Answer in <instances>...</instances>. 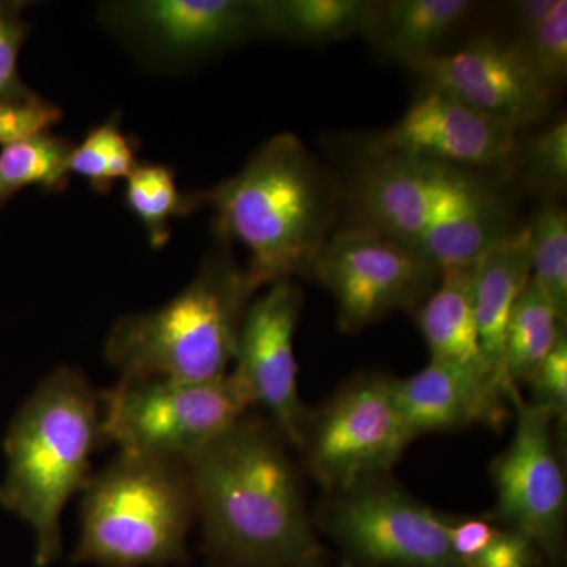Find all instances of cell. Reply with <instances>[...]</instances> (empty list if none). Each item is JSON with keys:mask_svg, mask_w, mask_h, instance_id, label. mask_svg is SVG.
<instances>
[{"mask_svg": "<svg viewBox=\"0 0 567 567\" xmlns=\"http://www.w3.org/2000/svg\"><path fill=\"white\" fill-rule=\"evenodd\" d=\"M290 447L268 417L248 413L188 462L216 565L300 567L323 557Z\"/></svg>", "mask_w": 567, "mask_h": 567, "instance_id": "cell-1", "label": "cell"}, {"mask_svg": "<svg viewBox=\"0 0 567 567\" xmlns=\"http://www.w3.org/2000/svg\"><path fill=\"white\" fill-rule=\"evenodd\" d=\"M192 212L210 207L216 237L249 252L246 268L257 289L311 276L330 238L339 189L322 164L292 133L265 142L240 173L188 193Z\"/></svg>", "mask_w": 567, "mask_h": 567, "instance_id": "cell-2", "label": "cell"}, {"mask_svg": "<svg viewBox=\"0 0 567 567\" xmlns=\"http://www.w3.org/2000/svg\"><path fill=\"white\" fill-rule=\"evenodd\" d=\"M102 445L100 393L71 365L44 377L11 420L0 503L32 529L37 567L61 558L63 509L87 486Z\"/></svg>", "mask_w": 567, "mask_h": 567, "instance_id": "cell-3", "label": "cell"}, {"mask_svg": "<svg viewBox=\"0 0 567 567\" xmlns=\"http://www.w3.org/2000/svg\"><path fill=\"white\" fill-rule=\"evenodd\" d=\"M218 238L196 276L159 308L112 324L104 357L121 379L205 382L226 375L256 284Z\"/></svg>", "mask_w": 567, "mask_h": 567, "instance_id": "cell-4", "label": "cell"}, {"mask_svg": "<svg viewBox=\"0 0 567 567\" xmlns=\"http://www.w3.org/2000/svg\"><path fill=\"white\" fill-rule=\"evenodd\" d=\"M197 522L188 464L118 454L82 491L74 565L164 567L188 558Z\"/></svg>", "mask_w": 567, "mask_h": 567, "instance_id": "cell-5", "label": "cell"}, {"mask_svg": "<svg viewBox=\"0 0 567 567\" xmlns=\"http://www.w3.org/2000/svg\"><path fill=\"white\" fill-rule=\"evenodd\" d=\"M252 406L235 371L205 382L121 379L100 393L103 443L118 454L188 464Z\"/></svg>", "mask_w": 567, "mask_h": 567, "instance_id": "cell-6", "label": "cell"}, {"mask_svg": "<svg viewBox=\"0 0 567 567\" xmlns=\"http://www.w3.org/2000/svg\"><path fill=\"white\" fill-rule=\"evenodd\" d=\"M312 518L354 567H464L451 548L450 516L390 473L324 494Z\"/></svg>", "mask_w": 567, "mask_h": 567, "instance_id": "cell-7", "label": "cell"}, {"mask_svg": "<svg viewBox=\"0 0 567 567\" xmlns=\"http://www.w3.org/2000/svg\"><path fill=\"white\" fill-rule=\"evenodd\" d=\"M395 380L377 372L354 375L309 409L297 451L324 494L386 475L412 443Z\"/></svg>", "mask_w": 567, "mask_h": 567, "instance_id": "cell-8", "label": "cell"}, {"mask_svg": "<svg viewBox=\"0 0 567 567\" xmlns=\"http://www.w3.org/2000/svg\"><path fill=\"white\" fill-rule=\"evenodd\" d=\"M440 275L405 246L350 226L330 235L311 278L334 298L341 330L358 333L393 312L420 308Z\"/></svg>", "mask_w": 567, "mask_h": 567, "instance_id": "cell-9", "label": "cell"}, {"mask_svg": "<svg viewBox=\"0 0 567 567\" xmlns=\"http://www.w3.org/2000/svg\"><path fill=\"white\" fill-rule=\"evenodd\" d=\"M516 431L505 453L492 462L496 491L494 522L535 540L544 558L558 561L565 550L567 486L548 410L511 395Z\"/></svg>", "mask_w": 567, "mask_h": 567, "instance_id": "cell-10", "label": "cell"}, {"mask_svg": "<svg viewBox=\"0 0 567 567\" xmlns=\"http://www.w3.org/2000/svg\"><path fill=\"white\" fill-rule=\"evenodd\" d=\"M303 292L293 281L268 286L246 309L234 371L244 379L254 406H262L292 450L300 446L309 409L298 388L295 331Z\"/></svg>", "mask_w": 567, "mask_h": 567, "instance_id": "cell-11", "label": "cell"}, {"mask_svg": "<svg viewBox=\"0 0 567 567\" xmlns=\"http://www.w3.org/2000/svg\"><path fill=\"white\" fill-rule=\"evenodd\" d=\"M516 126L429 91L401 121L365 145L369 159L412 156L458 169H506L516 164Z\"/></svg>", "mask_w": 567, "mask_h": 567, "instance_id": "cell-12", "label": "cell"}, {"mask_svg": "<svg viewBox=\"0 0 567 567\" xmlns=\"http://www.w3.org/2000/svg\"><path fill=\"white\" fill-rule=\"evenodd\" d=\"M103 21L162 62H186L265 32L262 6L245 0H136L102 7Z\"/></svg>", "mask_w": 567, "mask_h": 567, "instance_id": "cell-13", "label": "cell"}, {"mask_svg": "<svg viewBox=\"0 0 567 567\" xmlns=\"http://www.w3.org/2000/svg\"><path fill=\"white\" fill-rule=\"evenodd\" d=\"M409 66L427 82L429 91L445 92L517 130L550 110L554 91L517 43L481 39L453 54L427 55Z\"/></svg>", "mask_w": 567, "mask_h": 567, "instance_id": "cell-14", "label": "cell"}, {"mask_svg": "<svg viewBox=\"0 0 567 567\" xmlns=\"http://www.w3.org/2000/svg\"><path fill=\"white\" fill-rule=\"evenodd\" d=\"M470 173L412 156L371 159L354 186L353 226L409 248Z\"/></svg>", "mask_w": 567, "mask_h": 567, "instance_id": "cell-15", "label": "cell"}, {"mask_svg": "<svg viewBox=\"0 0 567 567\" xmlns=\"http://www.w3.org/2000/svg\"><path fill=\"white\" fill-rule=\"evenodd\" d=\"M399 409L410 439L472 425L502 431L509 417V401L494 380L432 361L423 371L395 380Z\"/></svg>", "mask_w": 567, "mask_h": 567, "instance_id": "cell-16", "label": "cell"}, {"mask_svg": "<svg viewBox=\"0 0 567 567\" xmlns=\"http://www.w3.org/2000/svg\"><path fill=\"white\" fill-rule=\"evenodd\" d=\"M511 224L513 208L506 197L494 183L470 173L409 249L442 274L447 268L475 265L513 233Z\"/></svg>", "mask_w": 567, "mask_h": 567, "instance_id": "cell-17", "label": "cell"}, {"mask_svg": "<svg viewBox=\"0 0 567 567\" xmlns=\"http://www.w3.org/2000/svg\"><path fill=\"white\" fill-rule=\"evenodd\" d=\"M529 278H532V245H529L528 227L506 235L476 264L475 312L481 349L507 401L511 395L520 391L511 385L506 375L507 320Z\"/></svg>", "mask_w": 567, "mask_h": 567, "instance_id": "cell-18", "label": "cell"}, {"mask_svg": "<svg viewBox=\"0 0 567 567\" xmlns=\"http://www.w3.org/2000/svg\"><path fill=\"white\" fill-rule=\"evenodd\" d=\"M476 264L443 270L434 292L417 308L416 322L432 361L457 365L496 383L477 330Z\"/></svg>", "mask_w": 567, "mask_h": 567, "instance_id": "cell-19", "label": "cell"}, {"mask_svg": "<svg viewBox=\"0 0 567 567\" xmlns=\"http://www.w3.org/2000/svg\"><path fill=\"white\" fill-rule=\"evenodd\" d=\"M473 9L466 0L375 2L369 37L399 61L412 65L427 55Z\"/></svg>", "mask_w": 567, "mask_h": 567, "instance_id": "cell-20", "label": "cell"}, {"mask_svg": "<svg viewBox=\"0 0 567 567\" xmlns=\"http://www.w3.org/2000/svg\"><path fill=\"white\" fill-rule=\"evenodd\" d=\"M262 6L265 33L330 43L371 32L375 2L364 0H274Z\"/></svg>", "mask_w": 567, "mask_h": 567, "instance_id": "cell-21", "label": "cell"}, {"mask_svg": "<svg viewBox=\"0 0 567 567\" xmlns=\"http://www.w3.org/2000/svg\"><path fill=\"white\" fill-rule=\"evenodd\" d=\"M563 333L566 327L554 305L539 284L529 278L507 320L505 364L511 385L517 390L528 386Z\"/></svg>", "mask_w": 567, "mask_h": 567, "instance_id": "cell-22", "label": "cell"}, {"mask_svg": "<svg viewBox=\"0 0 567 567\" xmlns=\"http://www.w3.org/2000/svg\"><path fill=\"white\" fill-rule=\"evenodd\" d=\"M74 145L51 132L10 142L0 151V204L29 186L58 193L69 185Z\"/></svg>", "mask_w": 567, "mask_h": 567, "instance_id": "cell-23", "label": "cell"}, {"mask_svg": "<svg viewBox=\"0 0 567 567\" xmlns=\"http://www.w3.org/2000/svg\"><path fill=\"white\" fill-rule=\"evenodd\" d=\"M125 204L156 249L169 241L173 219L192 213L188 194L178 192L174 169L163 164H136L125 181Z\"/></svg>", "mask_w": 567, "mask_h": 567, "instance_id": "cell-24", "label": "cell"}, {"mask_svg": "<svg viewBox=\"0 0 567 567\" xmlns=\"http://www.w3.org/2000/svg\"><path fill=\"white\" fill-rule=\"evenodd\" d=\"M532 245V278L567 322V213L565 207L547 203L529 224Z\"/></svg>", "mask_w": 567, "mask_h": 567, "instance_id": "cell-25", "label": "cell"}, {"mask_svg": "<svg viewBox=\"0 0 567 567\" xmlns=\"http://www.w3.org/2000/svg\"><path fill=\"white\" fill-rule=\"evenodd\" d=\"M136 144L121 128L117 117L95 126L73 147L69 173L89 183L95 192H111L117 181H126L136 167Z\"/></svg>", "mask_w": 567, "mask_h": 567, "instance_id": "cell-26", "label": "cell"}, {"mask_svg": "<svg viewBox=\"0 0 567 567\" xmlns=\"http://www.w3.org/2000/svg\"><path fill=\"white\" fill-rule=\"evenodd\" d=\"M516 43L547 87H555L567 74V2L558 0L554 11L536 28L522 33Z\"/></svg>", "mask_w": 567, "mask_h": 567, "instance_id": "cell-27", "label": "cell"}, {"mask_svg": "<svg viewBox=\"0 0 567 567\" xmlns=\"http://www.w3.org/2000/svg\"><path fill=\"white\" fill-rule=\"evenodd\" d=\"M516 164L525 182L546 193L565 192L567 185V122L551 125L517 148Z\"/></svg>", "mask_w": 567, "mask_h": 567, "instance_id": "cell-28", "label": "cell"}, {"mask_svg": "<svg viewBox=\"0 0 567 567\" xmlns=\"http://www.w3.org/2000/svg\"><path fill=\"white\" fill-rule=\"evenodd\" d=\"M61 117L59 106L33 92L22 99L0 102V145L51 132Z\"/></svg>", "mask_w": 567, "mask_h": 567, "instance_id": "cell-29", "label": "cell"}, {"mask_svg": "<svg viewBox=\"0 0 567 567\" xmlns=\"http://www.w3.org/2000/svg\"><path fill=\"white\" fill-rule=\"evenodd\" d=\"M532 404L543 406L554 416L555 424L567 423V336L561 334L532 382Z\"/></svg>", "mask_w": 567, "mask_h": 567, "instance_id": "cell-30", "label": "cell"}, {"mask_svg": "<svg viewBox=\"0 0 567 567\" xmlns=\"http://www.w3.org/2000/svg\"><path fill=\"white\" fill-rule=\"evenodd\" d=\"M20 10L17 3L0 2V102L31 93L18 74V59L28 33Z\"/></svg>", "mask_w": 567, "mask_h": 567, "instance_id": "cell-31", "label": "cell"}, {"mask_svg": "<svg viewBox=\"0 0 567 567\" xmlns=\"http://www.w3.org/2000/svg\"><path fill=\"white\" fill-rule=\"evenodd\" d=\"M544 559L535 540L517 529L498 525L488 546L465 567H539Z\"/></svg>", "mask_w": 567, "mask_h": 567, "instance_id": "cell-32", "label": "cell"}, {"mask_svg": "<svg viewBox=\"0 0 567 567\" xmlns=\"http://www.w3.org/2000/svg\"><path fill=\"white\" fill-rule=\"evenodd\" d=\"M498 525L494 518L450 516L447 535L454 557L462 566L473 561L488 546Z\"/></svg>", "mask_w": 567, "mask_h": 567, "instance_id": "cell-33", "label": "cell"}, {"mask_svg": "<svg viewBox=\"0 0 567 567\" xmlns=\"http://www.w3.org/2000/svg\"><path fill=\"white\" fill-rule=\"evenodd\" d=\"M558 0H528L517 7V21L522 33L540 24L557 7Z\"/></svg>", "mask_w": 567, "mask_h": 567, "instance_id": "cell-34", "label": "cell"}, {"mask_svg": "<svg viewBox=\"0 0 567 567\" xmlns=\"http://www.w3.org/2000/svg\"><path fill=\"white\" fill-rule=\"evenodd\" d=\"M300 567H354L350 565V563H347L346 559H342L339 565H334V563L328 561L327 555H323V557L315 559V561L306 563V565Z\"/></svg>", "mask_w": 567, "mask_h": 567, "instance_id": "cell-35", "label": "cell"}]
</instances>
